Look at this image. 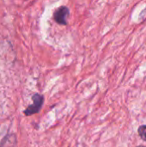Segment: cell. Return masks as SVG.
Instances as JSON below:
<instances>
[{"label":"cell","mask_w":146,"mask_h":147,"mask_svg":"<svg viewBox=\"0 0 146 147\" xmlns=\"http://www.w3.org/2000/svg\"><path fill=\"white\" fill-rule=\"evenodd\" d=\"M145 9H144V10L141 12L140 16H139V21H140V22H143L144 20H145L146 19V15H145Z\"/></svg>","instance_id":"cell-4"},{"label":"cell","mask_w":146,"mask_h":147,"mask_svg":"<svg viewBox=\"0 0 146 147\" xmlns=\"http://www.w3.org/2000/svg\"><path fill=\"white\" fill-rule=\"evenodd\" d=\"M137 147H145V146H137Z\"/></svg>","instance_id":"cell-5"},{"label":"cell","mask_w":146,"mask_h":147,"mask_svg":"<svg viewBox=\"0 0 146 147\" xmlns=\"http://www.w3.org/2000/svg\"><path fill=\"white\" fill-rule=\"evenodd\" d=\"M32 100H33V104L29 105L27 108V109L24 110V114L27 116L38 113L40 110L42 104L44 102V97L40 94H34L32 97Z\"/></svg>","instance_id":"cell-1"},{"label":"cell","mask_w":146,"mask_h":147,"mask_svg":"<svg viewBox=\"0 0 146 147\" xmlns=\"http://www.w3.org/2000/svg\"><path fill=\"white\" fill-rule=\"evenodd\" d=\"M138 133H139V135L140 136V138L146 141V125H142L139 127L138 129Z\"/></svg>","instance_id":"cell-3"},{"label":"cell","mask_w":146,"mask_h":147,"mask_svg":"<svg viewBox=\"0 0 146 147\" xmlns=\"http://www.w3.org/2000/svg\"><path fill=\"white\" fill-rule=\"evenodd\" d=\"M70 15V9L66 6H60L57 9L53 14L54 21L60 25L67 24V18Z\"/></svg>","instance_id":"cell-2"}]
</instances>
